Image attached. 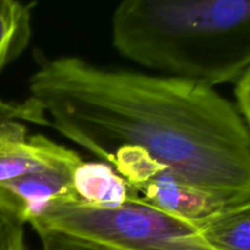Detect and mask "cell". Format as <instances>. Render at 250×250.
<instances>
[{
    "instance_id": "cell-6",
    "label": "cell",
    "mask_w": 250,
    "mask_h": 250,
    "mask_svg": "<svg viewBox=\"0 0 250 250\" xmlns=\"http://www.w3.org/2000/svg\"><path fill=\"white\" fill-rule=\"evenodd\" d=\"M81 158L75 150L42 136H28L20 120H0V185Z\"/></svg>"
},
{
    "instance_id": "cell-3",
    "label": "cell",
    "mask_w": 250,
    "mask_h": 250,
    "mask_svg": "<svg viewBox=\"0 0 250 250\" xmlns=\"http://www.w3.org/2000/svg\"><path fill=\"white\" fill-rule=\"evenodd\" d=\"M114 250H215L193 222L154 208L141 198L114 209L71 203L29 222Z\"/></svg>"
},
{
    "instance_id": "cell-7",
    "label": "cell",
    "mask_w": 250,
    "mask_h": 250,
    "mask_svg": "<svg viewBox=\"0 0 250 250\" xmlns=\"http://www.w3.org/2000/svg\"><path fill=\"white\" fill-rule=\"evenodd\" d=\"M75 193L81 203L114 209L137 199L136 190L104 161H82L72 176Z\"/></svg>"
},
{
    "instance_id": "cell-12",
    "label": "cell",
    "mask_w": 250,
    "mask_h": 250,
    "mask_svg": "<svg viewBox=\"0 0 250 250\" xmlns=\"http://www.w3.org/2000/svg\"><path fill=\"white\" fill-rule=\"evenodd\" d=\"M19 56L20 54L17 53V51H15L11 46L0 42V72H1L9 63H11L12 61L16 60Z\"/></svg>"
},
{
    "instance_id": "cell-2",
    "label": "cell",
    "mask_w": 250,
    "mask_h": 250,
    "mask_svg": "<svg viewBox=\"0 0 250 250\" xmlns=\"http://www.w3.org/2000/svg\"><path fill=\"white\" fill-rule=\"evenodd\" d=\"M111 33L137 65L210 88L237 83L250 67V0H126Z\"/></svg>"
},
{
    "instance_id": "cell-1",
    "label": "cell",
    "mask_w": 250,
    "mask_h": 250,
    "mask_svg": "<svg viewBox=\"0 0 250 250\" xmlns=\"http://www.w3.org/2000/svg\"><path fill=\"white\" fill-rule=\"evenodd\" d=\"M28 90L46 125L100 161L143 149L229 207L250 200L249 129L214 88L58 56L39 63Z\"/></svg>"
},
{
    "instance_id": "cell-4",
    "label": "cell",
    "mask_w": 250,
    "mask_h": 250,
    "mask_svg": "<svg viewBox=\"0 0 250 250\" xmlns=\"http://www.w3.org/2000/svg\"><path fill=\"white\" fill-rule=\"evenodd\" d=\"M104 163L144 202L193 224L229 208L221 198L194 186L143 149L120 148Z\"/></svg>"
},
{
    "instance_id": "cell-5",
    "label": "cell",
    "mask_w": 250,
    "mask_h": 250,
    "mask_svg": "<svg viewBox=\"0 0 250 250\" xmlns=\"http://www.w3.org/2000/svg\"><path fill=\"white\" fill-rule=\"evenodd\" d=\"M78 158L67 163L39 168L0 185V208L29 224L46 210L80 202L73 189L72 176L82 163Z\"/></svg>"
},
{
    "instance_id": "cell-8",
    "label": "cell",
    "mask_w": 250,
    "mask_h": 250,
    "mask_svg": "<svg viewBox=\"0 0 250 250\" xmlns=\"http://www.w3.org/2000/svg\"><path fill=\"white\" fill-rule=\"evenodd\" d=\"M215 250H250V200L194 222Z\"/></svg>"
},
{
    "instance_id": "cell-10",
    "label": "cell",
    "mask_w": 250,
    "mask_h": 250,
    "mask_svg": "<svg viewBox=\"0 0 250 250\" xmlns=\"http://www.w3.org/2000/svg\"><path fill=\"white\" fill-rule=\"evenodd\" d=\"M42 243V250H114L99 244L50 229L36 231Z\"/></svg>"
},
{
    "instance_id": "cell-9",
    "label": "cell",
    "mask_w": 250,
    "mask_h": 250,
    "mask_svg": "<svg viewBox=\"0 0 250 250\" xmlns=\"http://www.w3.org/2000/svg\"><path fill=\"white\" fill-rule=\"evenodd\" d=\"M24 225L19 217L0 208V250H28Z\"/></svg>"
},
{
    "instance_id": "cell-11",
    "label": "cell",
    "mask_w": 250,
    "mask_h": 250,
    "mask_svg": "<svg viewBox=\"0 0 250 250\" xmlns=\"http://www.w3.org/2000/svg\"><path fill=\"white\" fill-rule=\"evenodd\" d=\"M234 95H236L237 109L243 117L250 133V67L236 83Z\"/></svg>"
}]
</instances>
